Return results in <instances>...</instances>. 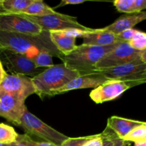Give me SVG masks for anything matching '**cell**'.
Wrapping results in <instances>:
<instances>
[{"mask_svg": "<svg viewBox=\"0 0 146 146\" xmlns=\"http://www.w3.org/2000/svg\"><path fill=\"white\" fill-rule=\"evenodd\" d=\"M0 50H8L32 58L41 51H48L62 60L64 54L56 48L50 38L49 31L38 35L16 34L0 31Z\"/></svg>", "mask_w": 146, "mask_h": 146, "instance_id": "6da1fadb", "label": "cell"}, {"mask_svg": "<svg viewBox=\"0 0 146 146\" xmlns=\"http://www.w3.org/2000/svg\"><path fill=\"white\" fill-rule=\"evenodd\" d=\"M119 43L107 46L86 44L76 46L71 53L64 55L61 61L68 68L76 71L81 75L93 74L96 71V65Z\"/></svg>", "mask_w": 146, "mask_h": 146, "instance_id": "7a4b0ae2", "label": "cell"}, {"mask_svg": "<svg viewBox=\"0 0 146 146\" xmlns=\"http://www.w3.org/2000/svg\"><path fill=\"white\" fill-rule=\"evenodd\" d=\"M81 76L76 71L68 68L64 63L54 65L31 78L35 94L43 98L60 89L74 78Z\"/></svg>", "mask_w": 146, "mask_h": 146, "instance_id": "3957f363", "label": "cell"}, {"mask_svg": "<svg viewBox=\"0 0 146 146\" xmlns=\"http://www.w3.org/2000/svg\"><path fill=\"white\" fill-rule=\"evenodd\" d=\"M18 14L36 24L44 31H93L94 29L81 24L77 21L76 17L58 12L41 17L29 16L24 14Z\"/></svg>", "mask_w": 146, "mask_h": 146, "instance_id": "277c9868", "label": "cell"}, {"mask_svg": "<svg viewBox=\"0 0 146 146\" xmlns=\"http://www.w3.org/2000/svg\"><path fill=\"white\" fill-rule=\"evenodd\" d=\"M19 126H21L27 133L34 135L44 141L60 146L68 138L64 134L51 128L26 108L21 118Z\"/></svg>", "mask_w": 146, "mask_h": 146, "instance_id": "5b68a950", "label": "cell"}, {"mask_svg": "<svg viewBox=\"0 0 146 146\" xmlns=\"http://www.w3.org/2000/svg\"><path fill=\"white\" fill-rule=\"evenodd\" d=\"M0 61L3 67H5L11 74L34 77L47 68L36 66L29 57L8 50H0Z\"/></svg>", "mask_w": 146, "mask_h": 146, "instance_id": "8992f818", "label": "cell"}, {"mask_svg": "<svg viewBox=\"0 0 146 146\" xmlns=\"http://www.w3.org/2000/svg\"><path fill=\"white\" fill-rule=\"evenodd\" d=\"M141 52L133 48L128 42L119 43L96 65V71L115 68L141 60Z\"/></svg>", "mask_w": 146, "mask_h": 146, "instance_id": "52a82bcc", "label": "cell"}, {"mask_svg": "<svg viewBox=\"0 0 146 146\" xmlns=\"http://www.w3.org/2000/svg\"><path fill=\"white\" fill-rule=\"evenodd\" d=\"M144 83H146V81H123L108 79L102 85L94 88L90 94V97L96 104H102L115 99L129 88Z\"/></svg>", "mask_w": 146, "mask_h": 146, "instance_id": "ba28073f", "label": "cell"}, {"mask_svg": "<svg viewBox=\"0 0 146 146\" xmlns=\"http://www.w3.org/2000/svg\"><path fill=\"white\" fill-rule=\"evenodd\" d=\"M146 64L141 60L128 63L115 68L105 70H98L94 72L99 73L109 80H118L123 81H146L144 73Z\"/></svg>", "mask_w": 146, "mask_h": 146, "instance_id": "9c48e42d", "label": "cell"}, {"mask_svg": "<svg viewBox=\"0 0 146 146\" xmlns=\"http://www.w3.org/2000/svg\"><path fill=\"white\" fill-rule=\"evenodd\" d=\"M0 31L27 35H38L44 30L19 14H0Z\"/></svg>", "mask_w": 146, "mask_h": 146, "instance_id": "30bf717a", "label": "cell"}, {"mask_svg": "<svg viewBox=\"0 0 146 146\" xmlns=\"http://www.w3.org/2000/svg\"><path fill=\"white\" fill-rule=\"evenodd\" d=\"M0 93L19 96L24 99L35 94L31 78L24 75L7 74L0 84Z\"/></svg>", "mask_w": 146, "mask_h": 146, "instance_id": "8fae6325", "label": "cell"}, {"mask_svg": "<svg viewBox=\"0 0 146 146\" xmlns=\"http://www.w3.org/2000/svg\"><path fill=\"white\" fill-rule=\"evenodd\" d=\"M25 99L19 96L0 93V117L19 126L21 118L27 108Z\"/></svg>", "mask_w": 146, "mask_h": 146, "instance_id": "7c38bea8", "label": "cell"}, {"mask_svg": "<svg viewBox=\"0 0 146 146\" xmlns=\"http://www.w3.org/2000/svg\"><path fill=\"white\" fill-rule=\"evenodd\" d=\"M108 80V78H106L102 74L96 72L86 74V75H81L70 81L61 88L53 92L51 96L57 95V94H64V93L76 89L88 88H96L99 86L102 85Z\"/></svg>", "mask_w": 146, "mask_h": 146, "instance_id": "4fadbf2b", "label": "cell"}, {"mask_svg": "<svg viewBox=\"0 0 146 146\" xmlns=\"http://www.w3.org/2000/svg\"><path fill=\"white\" fill-rule=\"evenodd\" d=\"M78 36L84 39L83 44L98 46H107L121 42L117 35L113 33L103 31L101 29H94L93 31H78Z\"/></svg>", "mask_w": 146, "mask_h": 146, "instance_id": "5bb4252c", "label": "cell"}, {"mask_svg": "<svg viewBox=\"0 0 146 146\" xmlns=\"http://www.w3.org/2000/svg\"><path fill=\"white\" fill-rule=\"evenodd\" d=\"M78 31H50V38L57 49L64 55L71 53L76 47Z\"/></svg>", "mask_w": 146, "mask_h": 146, "instance_id": "9a60e30c", "label": "cell"}, {"mask_svg": "<svg viewBox=\"0 0 146 146\" xmlns=\"http://www.w3.org/2000/svg\"><path fill=\"white\" fill-rule=\"evenodd\" d=\"M146 19V11H141L140 13L129 14V15L122 16L119 19L114 21L113 24L101 28L103 31H108L115 34H118L119 33L127 29H131L136 24H139L141 21Z\"/></svg>", "mask_w": 146, "mask_h": 146, "instance_id": "2e32d148", "label": "cell"}, {"mask_svg": "<svg viewBox=\"0 0 146 146\" xmlns=\"http://www.w3.org/2000/svg\"><path fill=\"white\" fill-rule=\"evenodd\" d=\"M144 123L121 117L112 116L108 118L107 126L111 128L118 138L123 140L131 131L144 124Z\"/></svg>", "mask_w": 146, "mask_h": 146, "instance_id": "e0dca14e", "label": "cell"}, {"mask_svg": "<svg viewBox=\"0 0 146 146\" xmlns=\"http://www.w3.org/2000/svg\"><path fill=\"white\" fill-rule=\"evenodd\" d=\"M33 0H2L0 4V14H21Z\"/></svg>", "mask_w": 146, "mask_h": 146, "instance_id": "ac0fdd59", "label": "cell"}, {"mask_svg": "<svg viewBox=\"0 0 146 146\" xmlns=\"http://www.w3.org/2000/svg\"><path fill=\"white\" fill-rule=\"evenodd\" d=\"M56 13L57 11H56L54 9L51 8L41 0H33L29 7L26 8L21 14L41 17V16L54 14Z\"/></svg>", "mask_w": 146, "mask_h": 146, "instance_id": "d6986e66", "label": "cell"}, {"mask_svg": "<svg viewBox=\"0 0 146 146\" xmlns=\"http://www.w3.org/2000/svg\"><path fill=\"white\" fill-rule=\"evenodd\" d=\"M18 135L11 126L0 123V143L9 145L15 141Z\"/></svg>", "mask_w": 146, "mask_h": 146, "instance_id": "ffe728a7", "label": "cell"}, {"mask_svg": "<svg viewBox=\"0 0 146 146\" xmlns=\"http://www.w3.org/2000/svg\"><path fill=\"white\" fill-rule=\"evenodd\" d=\"M123 140L125 142L134 143L146 141V123L134 128Z\"/></svg>", "mask_w": 146, "mask_h": 146, "instance_id": "44dd1931", "label": "cell"}, {"mask_svg": "<svg viewBox=\"0 0 146 146\" xmlns=\"http://www.w3.org/2000/svg\"><path fill=\"white\" fill-rule=\"evenodd\" d=\"M53 56L48 51H41L36 56L31 58L36 66L40 68H49L54 66Z\"/></svg>", "mask_w": 146, "mask_h": 146, "instance_id": "7402d4cb", "label": "cell"}, {"mask_svg": "<svg viewBox=\"0 0 146 146\" xmlns=\"http://www.w3.org/2000/svg\"><path fill=\"white\" fill-rule=\"evenodd\" d=\"M129 45L137 51H142L146 49V33L137 30L132 39L128 42Z\"/></svg>", "mask_w": 146, "mask_h": 146, "instance_id": "603a6c76", "label": "cell"}, {"mask_svg": "<svg viewBox=\"0 0 146 146\" xmlns=\"http://www.w3.org/2000/svg\"><path fill=\"white\" fill-rule=\"evenodd\" d=\"M107 137L104 146H124L127 142L121 139L110 128L106 126Z\"/></svg>", "mask_w": 146, "mask_h": 146, "instance_id": "cb8c5ba5", "label": "cell"}, {"mask_svg": "<svg viewBox=\"0 0 146 146\" xmlns=\"http://www.w3.org/2000/svg\"><path fill=\"white\" fill-rule=\"evenodd\" d=\"M133 2L134 0H115L113 4L120 12L133 14Z\"/></svg>", "mask_w": 146, "mask_h": 146, "instance_id": "d4e9b609", "label": "cell"}, {"mask_svg": "<svg viewBox=\"0 0 146 146\" xmlns=\"http://www.w3.org/2000/svg\"><path fill=\"white\" fill-rule=\"evenodd\" d=\"M94 136V135H89V136L78 137V138H69L68 137L60 146H83Z\"/></svg>", "mask_w": 146, "mask_h": 146, "instance_id": "484cf974", "label": "cell"}, {"mask_svg": "<svg viewBox=\"0 0 146 146\" xmlns=\"http://www.w3.org/2000/svg\"><path fill=\"white\" fill-rule=\"evenodd\" d=\"M36 141H34L28 134H19L15 141L9 144V146H36Z\"/></svg>", "mask_w": 146, "mask_h": 146, "instance_id": "4316f807", "label": "cell"}, {"mask_svg": "<svg viewBox=\"0 0 146 146\" xmlns=\"http://www.w3.org/2000/svg\"><path fill=\"white\" fill-rule=\"evenodd\" d=\"M107 137V129L106 128L101 134L94 135L91 140L86 143L83 146H104Z\"/></svg>", "mask_w": 146, "mask_h": 146, "instance_id": "83f0119b", "label": "cell"}, {"mask_svg": "<svg viewBox=\"0 0 146 146\" xmlns=\"http://www.w3.org/2000/svg\"><path fill=\"white\" fill-rule=\"evenodd\" d=\"M136 31L137 30L131 29L125 30L118 34H116L118 41H121V42H129L132 39L133 36L135 34Z\"/></svg>", "mask_w": 146, "mask_h": 146, "instance_id": "f1b7e54d", "label": "cell"}, {"mask_svg": "<svg viewBox=\"0 0 146 146\" xmlns=\"http://www.w3.org/2000/svg\"><path fill=\"white\" fill-rule=\"evenodd\" d=\"M146 9V0H134L133 14L140 13Z\"/></svg>", "mask_w": 146, "mask_h": 146, "instance_id": "f546056e", "label": "cell"}, {"mask_svg": "<svg viewBox=\"0 0 146 146\" xmlns=\"http://www.w3.org/2000/svg\"><path fill=\"white\" fill-rule=\"evenodd\" d=\"M86 1V0H62L59 4L56 7V8L61 7H64V6L68 5V4H73V5H76V4H82Z\"/></svg>", "mask_w": 146, "mask_h": 146, "instance_id": "4dcf8cb0", "label": "cell"}, {"mask_svg": "<svg viewBox=\"0 0 146 146\" xmlns=\"http://www.w3.org/2000/svg\"><path fill=\"white\" fill-rule=\"evenodd\" d=\"M7 75V72L4 70V68L3 67L2 64H1V61H0V84L2 81V80L4 79V78L5 77V76Z\"/></svg>", "mask_w": 146, "mask_h": 146, "instance_id": "1f68e13d", "label": "cell"}, {"mask_svg": "<svg viewBox=\"0 0 146 146\" xmlns=\"http://www.w3.org/2000/svg\"><path fill=\"white\" fill-rule=\"evenodd\" d=\"M36 146H58L55 144L51 143L45 142V141H42V142H36Z\"/></svg>", "mask_w": 146, "mask_h": 146, "instance_id": "d6a6232c", "label": "cell"}, {"mask_svg": "<svg viewBox=\"0 0 146 146\" xmlns=\"http://www.w3.org/2000/svg\"><path fill=\"white\" fill-rule=\"evenodd\" d=\"M140 58H141V61H142L143 63H144V64H146V49L144 50V51H141Z\"/></svg>", "mask_w": 146, "mask_h": 146, "instance_id": "836d02e7", "label": "cell"}, {"mask_svg": "<svg viewBox=\"0 0 146 146\" xmlns=\"http://www.w3.org/2000/svg\"><path fill=\"white\" fill-rule=\"evenodd\" d=\"M135 146H146V141L135 143Z\"/></svg>", "mask_w": 146, "mask_h": 146, "instance_id": "e575fe53", "label": "cell"}, {"mask_svg": "<svg viewBox=\"0 0 146 146\" xmlns=\"http://www.w3.org/2000/svg\"><path fill=\"white\" fill-rule=\"evenodd\" d=\"M0 146H9V145H7V144H2L0 143Z\"/></svg>", "mask_w": 146, "mask_h": 146, "instance_id": "d590c367", "label": "cell"}, {"mask_svg": "<svg viewBox=\"0 0 146 146\" xmlns=\"http://www.w3.org/2000/svg\"><path fill=\"white\" fill-rule=\"evenodd\" d=\"M144 76H145V78H146V70H145V73H144Z\"/></svg>", "mask_w": 146, "mask_h": 146, "instance_id": "8d00e7d4", "label": "cell"}, {"mask_svg": "<svg viewBox=\"0 0 146 146\" xmlns=\"http://www.w3.org/2000/svg\"><path fill=\"white\" fill-rule=\"evenodd\" d=\"M124 146H128V145H127V144H126V143H125V145H124Z\"/></svg>", "mask_w": 146, "mask_h": 146, "instance_id": "74e56055", "label": "cell"}, {"mask_svg": "<svg viewBox=\"0 0 146 146\" xmlns=\"http://www.w3.org/2000/svg\"><path fill=\"white\" fill-rule=\"evenodd\" d=\"M0 4H1V1H0Z\"/></svg>", "mask_w": 146, "mask_h": 146, "instance_id": "f35d334b", "label": "cell"}]
</instances>
